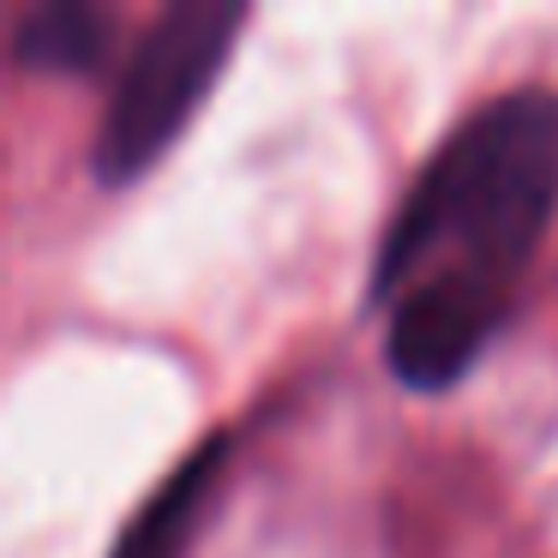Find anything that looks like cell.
Listing matches in <instances>:
<instances>
[{
  "instance_id": "1",
  "label": "cell",
  "mask_w": 558,
  "mask_h": 558,
  "mask_svg": "<svg viewBox=\"0 0 558 558\" xmlns=\"http://www.w3.org/2000/svg\"><path fill=\"white\" fill-rule=\"evenodd\" d=\"M558 210V97L510 90L481 109L426 162L409 205L385 229L373 265V294L409 289L414 270L457 253L450 270L505 282L541 246Z\"/></svg>"
},
{
  "instance_id": "2",
  "label": "cell",
  "mask_w": 558,
  "mask_h": 558,
  "mask_svg": "<svg viewBox=\"0 0 558 558\" xmlns=\"http://www.w3.org/2000/svg\"><path fill=\"white\" fill-rule=\"evenodd\" d=\"M241 31H246L241 0H181V7L150 19L138 49L126 54L114 102L97 126L90 169L109 186H126L133 174H145L181 138V126L198 114V102L210 97Z\"/></svg>"
},
{
  "instance_id": "3",
  "label": "cell",
  "mask_w": 558,
  "mask_h": 558,
  "mask_svg": "<svg viewBox=\"0 0 558 558\" xmlns=\"http://www.w3.org/2000/svg\"><path fill=\"white\" fill-rule=\"evenodd\" d=\"M498 318H505V282L474 277V270H438L397 294L385 361L402 385L445 390L481 361Z\"/></svg>"
},
{
  "instance_id": "4",
  "label": "cell",
  "mask_w": 558,
  "mask_h": 558,
  "mask_svg": "<svg viewBox=\"0 0 558 558\" xmlns=\"http://www.w3.org/2000/svg\"><path fill=\"white\" fill-rule=\"evenodd\" d=\"M222 457H229V438H210L198 457H186L181 469L169 474V486L133 517V529L121 534L114 558H181L198 534V517H205L210 493H217Z\"/></svg>"
},
{
  "instance_id": "5",
  "label": "cell",
  "mask_w": 558,
  "mask_h": 558,
  "mask_svg": "<svg viewBox=\"0 0 558 558\" xmlns=\"http://www.w3.org/2000/svg\"><path fill=\"white\" fill-rule=\"evenodd\" d=\"M19 61L37 73H90L114 49V13L90 0H49L19 19Z\"/></svg>"
}]
</instances>
